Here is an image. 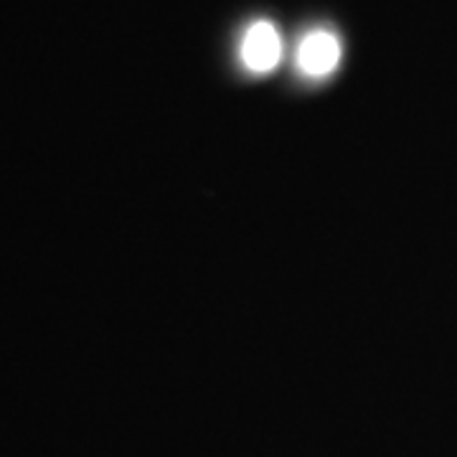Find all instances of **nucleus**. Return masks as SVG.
I'll return each mask as SVG.
<instances>
[{
  "mask_svg": "<svg viewBox=\"0 0 457 457\" xmlns=\"http://www.w3.org/2000/svg\"><path fill=\"white\" fill-rule=\"evenodd\" d=\"M282 59V41L278 29L270 21L252 23L242 41V62L254 74H267L279 64Z\"/></svg>",
  "mask_w": 457,
  "mask_h": 457,
  "instance_id": "nucleus-1",
  "label": "nucleus"
},
{
  "mask_svg": "<svg viewBox=\"0 0 457 457\" xmlns=\"http://www.w3.org/2000/svg\"><path fill=\"white\" fill-rule=\"evenodd\" d=\"M341 62V44L330 31H312L297 49V66L308 77H328Z\"/></svg>",
  "mask_w": 457,
  "mask_h": 457,
  "instance_id": "nucleus-2",
  "label": "nucleus"
}]
</instances>
